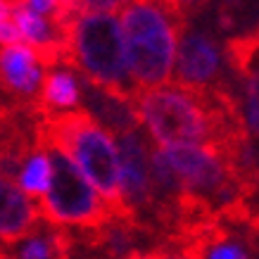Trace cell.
I'll return each instance as SVG.
<instances>
[{
    "label": "cell",
    "mask_w": 259,
    "mask_h": 259,
    "mask_svg": "<svg viewBox=\"0 0 259 259\" xmlns=\"http://www.w3.org/2000/svg\"><path fill=\"white\" fill-rule=\"evenodd\" d=\"M43 74L31 46H0V95L17 105H36L40 110ZM43 117V112H40Z\"/></svg>",
    "instance_id": "ba28073f"
},
{
    "label": "cell",
    "mask_w": 259,
    "mask_h": 259,
    "mask_svg": "<svg viewBox=\"0 0 259 259\" xmlns=\"http://www.w3.org/2000/svg\"><path fill=\"white\" fill-rule=\"evenodd\" d=\"M36 150H46L53 164L50 190L43 200L36 202L43 219L79 231H93L117 221L107 202L98 195L95 186L83 176V171L67 152H62L53 143H38Z\"/></svg>",
    "instance_id": "277c9868"
},
{
    "label": "cell",
    "mask_w": 259,
    "mask_h": 259,
    "mask_svg": "<svg viewBox=\"0 0 259 259\" xmlns=\"http://www.w3.org/2000/svg\"><path fill=\"white\" fill-rule=\"evenodd\" d=\"M8 3H12L15 8H17V5H22V0H8Z\"/></svg>",
    "instance_id": "ac0fdd59"
},
{
    "label": "cell",
    "mask_w": 259,
    "mask_h": 259,
    "mask_svg": "<svg viewBox=\"0 0 259 259\" xmlns=\"http://www.w3.org/2000/svg\"><path fill=\"white\" fill-rule=\"evenodd\" d=\"M24 8H29L31 12L36 15H43V17H53L60 12V0H22Z\"/></svg>",
    "instance_id": "9a60e30c"
},
{
    "label": "cell",
    "mask_w": 259,
    "mask_h": 259,
    "mask_svg": "<svg viewBox=\"0 0 259 259\" xmlns=\"http://www.w3.org/2000/svg\"><path fill=\"white\" fill-rule=\"evenodd\" d=\"M145 259H183V257H179L176 252L166 250V247H150V250H145Z\"/></svg>",
    "instance_id": "2e32d148"
},
{
    "label": "cell",
    "mask_w": 259,
    "mask_h": 259,
    "mask_svg": "<svg viewBox=\"0 0 259 259\" xmlns=\"http://www.w3.org/2000/svg\"><path fill=\"white\" fill-rule=\"evenodd\" d=\"M81 102V86L71 69H48L40 86V112L60 114V112L79 110Z\"/></svg>",
    "instance_id": "8fae6325"
},
{
    "label": "cell",
    "mask_w": 259,
    "mask_h": 259,
    "mask_svg": "<svg viewBox=\"0 0 259 259\" xmlns=\"http://www.w3.org/2000/svg\"><path fill=\"white\" fill-rule=\"evenodd\" d=\"M128 0H60V12L55 15L57 26L62 29L74 15L81 12H119Z\"/></svg>",
    "instance_id": "4fadbf2b"
},
{
    "label": "cell",
    "mask_w": 259,
    "mask_h": 259,
    "mask_svg": "<svg viewBox=\"0 0 259 259\" xmlns=\"http://www.w3.org/2000/svg\"><path fill=\"white\" fill-rule=\"evenodd\" d=\"M38 143H53L62 152H67L76 162V166L83 171V176L95 186V190L102 195V200L107 202L112 217L119 221L136 224L124 200L119 145L112 141L110 131L91 112L71 110L38 119V124H36V145Z\"/></svg>",
    "instance_id": "6da1fadb"
},
{
    "label": "cell",
    "mask_w": 259,
    "mask_h": 259,
    "mask_svg": "<svg viewBox=\"0 0 259 259\" xmlns=\"http://www.w3.org/2000/svg\"><path fill=\"white\" fill-rule=\"evenodd\" d=\"M128 74L138 91L166 86L179 55L186 17L162 0H128L119 10Z\"/></svg>",
    "instance_id": "3957f363"
},
{
    "label": "cell",
    "mask_w": 259,
    "mask_h": 259,
    "mask_svg": "<svg viewBox=\"0 0 259 259\" xmlns=\"http://www.w3.org/2000/svg\"><path fill=\"white\" fill-rule=\"evenodd\" d=\"M81 95H83V102H86L88 112H91L110 134L124 136V134L136 131V128H141V126H138L141 119L136 114L134 105L119 100V98L105 93L100 88L91 86L86 81H83V88H81Z\"/></svg>",
    "instance_id": "30bf717a"
},
{
    "label": "cell",
    "mask_w": 259,
    "mask_h": 259,
    "mask_svg": "<svg viewBox=\"0 0 259 259\" xmlns=\"http://www.w3.org/2000/svg\"><path fill=\"white\" fill-rule=\"evenodd\" d=\"M162 3H166L171 10H176L179 15H183L186 19H188V8L195 3V0H162Z\"/></svg>",
    "instance_id": "e0dca14e"
},
{
    "label": "cell",
    "mask_w": 259,
    "mask_h": 259,
    "mask_svg": "<svg viewBox=\"0 0 259 259\" xmlns=\"http://www.w3.org/2000/svg\"><path fill=\"white\" fill-rule=\"evenodd\" d=\"M15 5L8 0H0V46H15L22 43V33L15 24Z\"/></svg>",
    "instance_id": "5bb4252c"
},
{
    "label": "cell",
    "mask_w": 259,
    "mask_h": 259,
    "mask_svg": "<svg viewBox=\"0 0 259 259\" xmlns=\"http://www.w3.org/2000/svg\"><path fill=\"white\" fill-rule=\"evenodd\" d=\"M162 150H164L174 174L179 176L183 190L207 202L214 212H221L224 207L233 202L247 200L243 195V188H240V181H238L233 166L219 152L209 148H200V145H174V148Z\"/></svg>",
    "instance_id": "5b68a950"
},
{
    "label": "cell",
    "mask_w": 259,
    "mask_h": 259,
    "mask_svg": "<svg viewBox=\"0 0 259 259\" xmlns=\"http://www.w3.org/2000/svg\"><path fill=\"white\" fill-rule=\"evenodd\" d=\"M226 50L217 33L204 24L186 19L179 38L174 83L190 91H214L231 86L233 81L226 74Z\"/></svg>",
    "instance_id": "8992f818"
},
{
    "label": "cell",
    "mask_w": 259,
    "mask_h": 259,
    "mask_svg": "<svg viewBox=\"0 0 259 259\" xmlns=\"http://www.w3.org/2000/svg\"><path fill=\"white\" fill-rule=\"evenodd\" d=\"M50 181H53V164L46 150H36L31 159L26 162L22 176H19V186L33 202H38L48 195L50 190Z\"/></svg>",
    "instance_id": "7c38bea8"
},
{
    "label": "cell",
    "mask_w": 259,
    "mask_h": 259,
    "mask_svg": "<svg viewBox=\"0 0 259 259\" xmlns=\"http://www.w3.org/2000/svg\"><path fill=\"white\" fill-rule=\"evenodd\" d=\"M119 157H121V186H124L126 207L138 226L152 236L150 231V212H152V145L143 128L131 134L117 136ZM155 240V236H152ZM157 243V240H155ZM159 247V245H157Z\"/></svg>",
    "instance_id": "52a82bcc"
},
{
    "label": "cell",
    "mask_w": 259,
    "mask_h": 259,
    "mask_svg": "<svg viewBox=\"0 0 259 259\" xmlns=\"http://www.w3.org/2000/svg\"><path fill=\"white\" fill-rule=\"evenodd\" d=\"M67 69H76L86 83L134 105L138 93L126 60L119 12H81L62 26Z\"/></svg>",
    "instance_id": "7a4b0ae2"
},
{
    "label": "cell",
    "mask_w": 259,
    "mask_h": 259,
    "mask_svg": "<svg viewBox=\"0 0 259 259\" xmlns=\"http://www.w3.org/2000/svg\"><path fill=\"white\" fill-rule=\"evenodd\" d=\"M257 254H259V240H257Z\"/></svg>",
    "instance_id": "d6986e66"
},
{
    "label": "cell",
    "mask_w": 259,
    "mask_h": 259,
    "mask_svg": "<svg viewBox=\"0 0 259 259\" xmlns=\"http://www.w3.org/2000/svg\"><path fill=\"white\" fill-rule=\"evenodd\" d=\"M38 204L10 179L0 176V243L15 245L40 224Z\"/></svg>",
    "instance_id": "9c48e42d"
}]
</instances>
